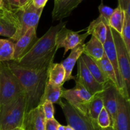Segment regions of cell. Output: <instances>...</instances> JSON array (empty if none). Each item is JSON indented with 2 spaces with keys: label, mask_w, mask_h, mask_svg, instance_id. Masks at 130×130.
Listing matches in <instances>:
<instances>
[{
  "label": "cell",
  "mask_w": 130,
  "mask_h": 130,
  "mask_svg": "<svg viewBox=\"0 0 130 130\" xmlns=\"http://www.w3.org/2000/svg\"><path fill=\"white\" fill-rule=\"evenodd\" d=\"M10 71L19 80L25 97V116L40 105L48 79L50 66L40 69H28L14 61L6 62Z\"/></svg>",
  "instance_id": "obj_1"
},
{
  "label": "cell",
  "mask_w": 130,
  "mask_h": 130,
  "mask_svg": "<svg viewBox=\"0 0 130 130\" xmlns=\"http://www.w3.org/2000/svg\"><path fill=\"white\" fill-rule=\"evenodd\" d=\"M66 24L67 22L60 21L57 25L51 27L41 38L38 39L32 48L17 63L22 67L29 68L54 51L58 50L56 46L57 34Z\"/></svg>",
  "instance_id": "obj_2"
},
{
  "label": "cell",
  "mask_w": 130,
  "mask_h": 130,
  "mask_svg": "<svg viewBox=\"0 0 130 130\" xmlns=\"http://www.w3.org/2000/svg\"><path fill=\"white\" fill-rule=\"evenodd\" d=\"M25 110L24 93L0 108V130H10L18 127H24Z\"/></svg>",
  "instance_id": "obj_3"
},
{
  "label": "cell",
  "mask_w": 130,
  "mask_h": 130,
  "mask_svg": "<svg viewBox=\"0 0 130 130\" xmlns=\"http://www.w3.org/2000/svg\"><path fill=\"white\" fill-rule=\"evenodd\" d=\"M43 8H38L33 5L32 0L25 5L13 11L17 23V30L10 40L15 43L29 29L38 27Z\"/></svg>",
  "instance_id": "obj_4"
},
{
  "label": "cell",
  "mask_w": 130,
  "mask_h": 130,
  "mask_svg": "<svg viewBox=\"0 0 130 130\" xmlns=\"http://www.w3.org/2000/svg\"><path fill=\"white\" fill-rule=\"evenodd\" d=\"M22 93L19 80L10 71L6 62H0V108Z\"/></svg>",
  "instance_id": "obj_5"
},
{
  "label": "cell",
  "mask_w": 130,
  "mask_h": 130,
  "mask_svg": "<svg viewBox=\"0 0 130 130\" xmlns=\"http://www.w3.org/2000/svg\"><path fill=\"white\" fill-rule=\"evenodd\" d=\"M75 82L76 86L73 88H63L62 98L66 99L71 107L81 114L88 116V109L93 95L78 81L75 80Z\"/></svg>",
  "instance_id": "obj_6"
},
{
  "label": "cell",
  "mask_w": 130,
  "mask_h": 130,
  "mask_svg": "<svg viewBox=\"0 0 130 130\" xmlns=\"http://www.w3.org/2000/svg\"><path fill=\"white\" fill-rule=\"evenodd\" d=\"M111 29V28H110ZM113 39L116 46L118 57V66L121 76L123 80V85L126 93L129 97L130 90V55L128 53L124 43L122 39L121 34L111 29Z\"/></svg>",
  "instance_id": "obj_7"
},
{
  "label": "cell",
  "mask_w": 130,
  "mask_h": 130,
  "mask_svg": "<svg viewBox=\"0 0 130 130\" xmlns=\"http://www.w3.org/2000/svg\"><path fill=\"white\" fill-rule=\"evenodd\" d=\"M60 106L63 110L66 117L67 125L72 127L74 130H96L99 126L96 122H94L71 107L67 102H62Z\"/></svg>",
  "instance_id": "obj_8"
},
{
  "label": "cell",
  "mask_w": 130,
  "mask_h": 130,
  "mask_svg": "<svg viewBox=\"0 0 130 130\" xmlns=\"http://www.w3.org/2000/svg\"><path fill=\"white\" fill-rule=\"evenodd\" d=\"M104 49V53L106 55L107 58L111 63L114 72H115L116 77L117 83H118V91H119L121 95L125 97L127 100H130V98L127 95L126 93L125 88L123 85V80L121 76L120 71H119V66H118V57H117L116 49L114 44V39H113L112 34L111 32V29L109 25H107V38L105 43L103 44Z\"/></svg>",
  "instance_id": "obj_9"
},
{
  "label": "cell",
  "mask_w": 130,
  "mask_h": 130,
  "mask_svg": "<svg viewBox=\"0 0 130 130\" xmlns=\"http://www.w3.org/2000/svg\"><path fill=\"white\" fill-rule=\"evenodd\" d=\"M83 30L73 31L67 29L65 26L58 32L56 37V46L58 50L61 48H64L63 57L69 50L85 43V39L90 34L87 32L85 34H80L79 32Z\"/></svg>",
  "instance_id": "obj_10"
},
{
  "label": "cell",
  "mask_w": 130,
  "mask_h": 130,
  "mask_svg": "<svg viewBox=\"0 0 130 130\" xmlns=\"http://www.w3.org/2000/svg\"><path fill=\"white\" fill-rule=\"evenodd\" d=\"M77 74L74 80L81 83L92 95L102 92L105 85H101L94 78L81 57L77 60Z\"/></svg>",
  "instance_id": "obj_11"
},
{
  "label": "cell",
  "mask_w": 130,
  "mask_h": 130,
  "mask_svg": "<svg viewBox=\"0 0 130 130\" xmlns=\"http://www.w3.org/2000/svg\"><path fill=\"white\" fill-rule=\"evenodd\" d=\"M117 111L112 128L114 130H130V100L117 91Z\"/></svg>",
  "instance_id": "obj_12"
},
{
  "label": "cell",
  "mask_w": 130,
  "mask_h": 130,
  "mask_svg": "<svg viewBox=\"0 0 130 130\" xmlns=\"http://www.w3.org/2000/svg\"><path fill=\"white\" fill-rule=\"evenodd\" d=\"M38 27L30 28L14 44L13 61L18 62L34 45L38 38L36 30Z\"/></svg>",
  "instance_id": "obj_13"
},
{
  "label": "cell",
  "mask_w": 130,
  "mask_h": 130,
  "mask_svg": "<svg viewBox=\"0 0 130 130\" xmlns=\"http://www.w3.org/2000/svg\"><path fill=\"white\" fill-rule=\"evenodd\" d=\"M117 88L115 85L109 82L105 85L104 90L100 93L103 103L104 107L109 114L111 121V127H112L115 121L117 111Z\"/></svg>",
  "instance_id": "obj_14"
},
{
  "label": "cell",
  "mask_w": 130,
  "mask_h": 130,
  "mask_svg": "<svg viewBox=\"0 0 130 130\" xmlns=\"http://www.w3.org/2000/svg\"><path fill=\"white\" fill-rule=\"evenodd\" d=\"M46 121L43 108L39 105L25 116L24 128L25 130H45Z\"/></svg>",
  "instance_id": "obj_15"
},
{
  "label": "cell",
  "mask_w": 130,
  "mask_h": 130,
  "mask_svg": "<svg viewBox=\"0 0 130 130\" xmlns=\"http://www.w3.org/2000/svg\"><path fill=\"white\" fill-rule=\"evenodd\" d=\"M84 0H57L55 1L52 11L53 20H60L67 17Z\"/></svg>",
  "instance_id": "obj_16"
},
{
  "label": "cell",
  "mask_w": 130,
  "mask_h": 130,
  "mask_svg": "<svg viewBox=\"0 0 130 130\" xmlns=\"http://www.w3.org/2000/svg\"><path fill=\"white\" fill-rule=\"evenodd\" d=\"M85 43L79 44L78 46L71 50V53L66 59L61 62L63 67L66 71V77L65 82L71 79H75L76 77L72 76V71L74 67L75 64L77 62L79 57L83 53L85 49Z\"/></svg>",
  "instance_id": "obj_17"
},
{
  "label": "cell",
  "mask_w": 130,
  "mask_h": 130,
  "mask_svg": "<svg viewBox=\"0 0 130 130\" xmlns=\"http://www.w3.org/2000/svg\"><path fill=\"white\" fill-rule=\"evenodd\" d=\"M16 30L17 23L13 12L2 9L0 15V36L10 39Z\"/></svg>",
  "instance_id": "obj_18"
},
{
  "label": "cell",
  "mask_w": 130,
  "mask_h": 130,
  "mask_svg": "<svg viewBox=\"0 0 130 130\" xmlns=\"http://www.w3.org/2000/svg\"><path fill=\"white\" fill-rule=\"evenodd\" d=\"M87 32L95 37L102 44L105 43L107 34V25L100 16L94 20L87 27Z\"/></svg>",
  "instance_id": "obj_19"
},
{
  "label": "cell",
  "mask_w": 130,
  "mask_h": 130,
  "mask_svg": "<svg viewBox=\"0 0 130 130\" xmlns=\"http://www.w3.org/2000/svg\"><path fill=\"white\" fill-rule=\"evenodd\" d=\"M48 81L62 87L65 83L66 71L61 63H52L48 67Z\"/></svg>",
  "instance_id": "obj_20"
},
{
  "label": "cell",
  "mask_w": 130,
  "mask_h": 130,
  "mask_svg": "<svg viewBox=\"0 0 130 130\" xmlns=\"http://www.w3.org/2000/svg\"><path fill=\"white\" fill-rule=\"evenodd\" d=\"M81 58L83 60L84 63H85L88 71H90V73L91 74V75L93 76L94 78L96 80L97 82L103 85H105L107 83L110 82L103 74L101 69L95 60H93L91 57L85 53H83L81 55Z\"/></svg>",
  "instance_id": "obj_21"
},
{
  "label": "cell",
  "mask_w": 130,
  "mask_h": 130,
  "mask_svg": "<svg viewBox=\"0 0 130 130\" xmlns=\"http://www.w3.org/2000/svg\"><path fill=\"white\" fill-rule=\"evenodd\" d=\"M62 91H63L62 86L60 87V86H56L48 81L39 105H42V104L45 101H49L53 104H57L60 105V104L62 102L61 100Z\"/></svg>",
  "instance_id": "obj_22"
},
{
  "label": "cell",
  "mask_w": 130,
  "mask_h": 130,
  "mask_svg": "<svg viewBox=\"0 0 130 130\" xmlns=\"http://www.w3.org/2000/svg\"><path fill=\"white\" fill-rule=\"evenodd\" d=\"M83 53L90 56L95 60H99L105 54L104 46L96 38L91 36L90 40L85 44Z\"/></svg>",
  "instance_id": "obj_23"
},
{
  "label": "cell",
  "mask_w": 130,
  "mask_h": 130,
  "mask_svg": "<svg viewBox=\"0 0 130 130\" xmlns=\"http://www.w3.org/2000/svg\"><path fill=\"white\" fill-rule=\"evenodd\" d=\"M96 62L100 68L103 74L105 76V77L109 80V81L114 84L116 88L118 89V83H117L116 77L114 68H113L111 63L109 62L108 58H107L106 55L104 54L102 58L99 60L96 61Z\"/></svg>",
  "instance_id": "obj_24"
},
{
  "label": "cell",
  "mask_w": 130,
  "mask_h": 130,
  "mask_svg": "<svg viewBox=\"0 0 130 130\" xmlns=\"http://www.w3.org/2000/svg\"><path fill=\"white\" fill-rule=\"evenodd\" d=\"M100 93L93 95L90 102L88 109V116L94 122L96 123V119L104 108V103Z\"/></svg>",
  "instance_id": "obj_25"
},
{
  "label": "cell",
  "mask_w": 130,
  "mask_h": 130,
  "mask_svg": "<svg viewBox=\"0 0 130 130\" xmlns=\"http://www.w3.org/2000/svg\"><path fill=\"white\" fill-rule=\"evenodd\" d=\"M14 44L10 39H0V62L13 61Z\"/></svg>",
  "instance_id": "obj_26"
},
{
  "label": "cell",
  "mask_w": 130,
  "mask_h": 130,
  "mask_svg": "<svg viewBox=\"0 0 130 130\" xmlns=\"http://www.w3.org/2000/svg\"><path fill=\"white\" fill-rule=\"evenodd\" d=\"M124 12L119 6L114 10L109 21V26L121 34L124 22Z\"/></svg>",
  "instance_id": "obj_27"
},
{
  "label": "cell",
  "mask_w": 130,
  "mask_h": 130,
  "mask_svg": "<svg viewBox=\"0 0 130 130\" xmlns=\"http://www.w3.org/2000/svg\"><path fill=\"white\" fill-rule=\"evenodd\" d=\"M121 36L125 44L128 53L130 55V14L126 12H124V22Z\"/></svg>",
  "instance_id": "obj_28"
},
{
  "label": "cell",
  "mask_w": 130,
  "mask_h": 130,
  "mask_svg": "<svg viewBox=\"0 0 130 130\" xmlns=\"http://www.w3.org/2000/svg\"><path fill=\"white\" fill-rule=\"evenodd\" d=\"M96 124L99 128L105 129V128L111 127V121L109 114L105 110V108H103L96 119Z\"/></svg>",
  "instance_id": "obj_29"
},
{
  "label": "cell",
  "mask_w": 130,
  "mask_h": 130,
  "mask_svg": "<svg viewBox=\"0 0 130 130\" xmlns=\"http://www.w3.org/2000/svg\"><path fill=\"white\" fill-rule=\"evenodd\" d=\"M99 12H100V15L99 16H100L102 18L104 21V23L106 25H109V19H110V17H111L113 11H114V9L109 7V6L104 5L102 3L99 5Z\"/></svg>",
  "instance_id": "obj_30"
},
{
  "label": "cell",
  "mask_w": 130,
  "mask_h": 130,
  "mask_svg": "<svg viewBox=\"0 0 130 130\" xmlns=\"http://www.w3.org/2000/svg\"><path fill=\"white\" fill-rule=\"evenodd\" d=\"M41 105L43 108L46 120L47 121L54 119L55 109L53 107V104L49 101H45Z\"/></svg>",
  "instance_id": "obj_31"
},
{
  "label": "cell",
  "mask_w": 130,
  "mask_h": 130,
  "mask_svg": "<svg viewBox=\"0 0 130 130\" xmlns=\"http://www.w3.org/2000/svg\"><path fill=\"white\" fill-rule=\"evenodd\" d=\"M2 9L7 11H13L20 7L19 0H1Z\"/></svg>",
  "instance_id": "obj_32"
},
{
  "label": "cell",
  "mask_w": 130,
  "mask_h": 130,
  "mask_svg": "<svg viewBox=\"0 0 130 130\" xmlns=\"http://www.w3.org/2000/svg\"><path fill=\"white\" fill-rule=\"evenodd\" d=\"M119 6L122 10L130 14V0H118Z\"/></svg>",
  "instance_id": "obj_33"
},
{
  "label": "cell",
  "mask_w": 130,
  "mask_h": 130,
  "mask_svg": "<svg viewBox=\"0 0 130 130\" xmlns=\"http://www.w3.org/2000/svg\"><path fill=\"white\" fill-rule=\"evenodd\" d=\"M59 124L55 119L47 120L46 121L45 130H57V126Z\"/></svg>",
  "instance_id": "obj_34"
},
{
  "label": "cell",
  "mask_w": 130,
  "mask_h": 130,
  "mask_svg": "<svg viewBox=\"0 0 130 130\" xmlns=\"http://www.w3.org/2000/svg\"><path fill=\"white\" fill-rule=\"evenodd\" d=\"M48 0H32L33 5L38 8H44Z\"/></svg>",
  "instance_id": "obj_35"
},
{
  "label": "cell",
  "mask_w": 130,
  "mask_h": 130,
  "mask_svg": "<svg viewBox=\"0 0 130 130\" xmlns=\"http://www.w3.org/2000/svg\"><path fill=\"white\" fill-rule=\"evenodd\" d=\"M30 0H19V3H20V6H22L25 5V4L27 3Z\"/></svg>",
  "instance_id": "obj_36"
},
{
  "label": "cell",
  "mask_w": 130,
  "mask_h": 130,
  "mask_svg": "<svg viewBox=\"0 0 130 130\" xmlns=\"http://www.w3.org/2000/svg\"><path fill=\"white\" fill-rule=\"evenodd\" d=\"M57 130H65V126L59 123L57 126Z\"/></svg>",
  "instance_id": "obj_37"
},
{
  "label": "cell",
  "mask_w": 130,
  "mask_h": 130,
  "mask_svg": "<svg viewBox=\"0 0 130 130\" xmlns=\"http://www.w3.org/2000/svg\"><path fill=\"white\" fill-rule=\"evenodd\" d=\"M96 130H114V129L112 127H109V128H105V129H102V128H99V127H98L97 129Z\"/></svg>",
  "instance_id": "obj_38"
},
{
  "label": "cell",
  "mask_w": 130,
  "mask_h": 130,
  "mask_svg": "<svg viewBox=\"0 0 130 130\" xmlns=\"http://www.w3.org/2000/svg\"><path fill=\"white\" fill-rule=\"evenodd\" d=\"M65 130H74V129L69 125H67L65 126Z\"/></svg>",
  "instance_id": "obj_39"
},
{
  "label": "cell",
  "mask_w": 130,
  "mask_h": 130,
  "mask_svg": "<svg viewBox=\"0 0 130 130\" xmlns=\"http://www.w3.org/2000/svg\"><path fill=\"white\" fill-rule=\"evenodd\" d=\"M10 130H25V129H24V127H18V128H15Z\"/></svg>",
  "instance_id": "obj_40"
},
{
  "label": "cell",
  "mask_w": 130,
  "mask_h": 130,
  "mask_svg": "<svg viewBox=\"0 0 130 130\" xmlns=\"http://www.w3.org/2000/svg\"><path fill=\"white\" fill-rule=\"evenodd\" d=\"M1 11H2V9H0V15H1Z\"/></svg>",
  "instance_id": "obj_41"
},
{
  "label": "cell",
  "mask_w": 130,
  "mask_h": 130,
  "mask_svg": "<svg viewBox=\"0 0 130 130\" xmlns=\"http://www.w3.org/2000/svg\"><path fill=\"white\" fill-rule=\"evenodd\" d=\"M55 1H57V0H55Z\"/></svg>",
  "instance_id": "obj_42"
}]
</instances>
